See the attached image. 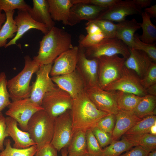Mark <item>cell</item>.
I'll return each instance as SVG.
<instances>
[{
	"label": "cell",
	"instance_id": "obj_47",
	"mask_svg": "<svg viewBox=\"0 0 156 156\" xmlns=\"http://www.w3.org/2000/svg\"><path fill=\"white\" fill-rule=\"evenodd\" d=\"M133 2L140 8H146L150 5L151 0H133Z\"/></svg>",
	"mask_w": 156,
	"mask_h": 156
},
{
	"label": "cell",
	"instance_id": "obj_2",
	"mask_svg": "<svg viewBox=\"0 0 156 156\" xmlns=\"http://www.w3.org/2000/svg\"><path fill=\"white\" fill-rule=\"evenodd\" d=\"M70 112L73 134L78 130L86 132L92 129L101 118L108 114L99 109L85 91L73 99Z\"/></svg>",
	"mask_w": 156,
	"mask_h": 156
},
{
	"label": "cell",
	"instance_id": "obj_3",
	"mask_svg": "<svg viewBox=\"0 0 156 156\" xmlns=\"http://www.w3.org/2000/svg\"><path fill=\"white\" fill-rule=\"evenodd\" d=\"M25 66L17 75L7 81V88L12 101L29 98L32 86L30 85L33 74L39 69L40 65L29 56L24 57Z\"/></svg>",
	"mask_w": 156,
	"mask_h": 156
},
{
	"label": "cell",
	"instance_id": "obj_13",
	"mask_svg": "<svg viewBox=\"0 0 156 156\" xmlns=\"http://www.w3.org/2000/svg\"><path fill=\"white\" fill-rule=\"evenodd\" d=\"M51 78L58 87L67 92L73 99L84 92L86 83L77 67L70 73L52 76Z\"/></svg>",
	"mask_w": 156,
	"mask_h": 156
},
{
	"label": "cell",
	"instance_id": "obj_21",
	"mask_svg": "<svg viewBox=\"0 0 156 156\" xmlns=\"http://www.w3.org/2000/svg\"><path fill=\"white\" fill-rule=\"evenodd\" d=\"M49 10L53 20L70 25V10L75 4L74 0H47Z\"/></svg>",
	"mask_w": 156,
	"mask_h": 156
},
{
	"label": "cell",
	"instance_id": "obj_50",
	"mask_svg": "<svg viewBox=\"0 0 156 156\" xmlns=\"http://www.w3.org/2000/svg\"><path fill=\"white\" fill-rule=\"evenodd\" d=\"M6 15L5 13H3L0 11V29L5 21Z\"/></svg>",
	"mask_w": 156,
	"mask_h": 156
},
{
	"label": "cell",
	"instance_id": "obj_36",
	"mask_svg": "<svg viewBox=\"0 0 156 156\" xmlns=\"http://www.w3.org/2000/svg\"><path fill=\"white\" fill-rule=\"evenodd\" d=\"M88 21L93 22L97 25L107 38L115 37L118 23L115 24L111 21L103 19H95Z\"/></svg>",
	"mask_w": 156,
	"mask_h": 156
},
{
	"label": "cell",
	"instance_id": "obj_48",
	"mask_svg": "<svg viewBox=\"0 0 156 156\" xmlns=\"http://www.w3.org/2000/svg\"><path fill=\"white\" fill-rule=\"evenodd\" d=\"M144 12L148 13L151 17H156V4L151 5V7L146 8Z\"/></svg>",
	"mask_w": 156,
	"mask_h": 156
},
{
	"label": "cell",
	"instance_id": "obj_37",
	"mask_svg": "<svg viewBox=\"0 0 156 156\" xmlns=\"http://www.w3.org/2000/svg\"><path fill=\"white\" fill-rule=\"evenodd\" d=\"M107 38L103 32L87 34L80 39L79 46L87 49L98 44Z\"/></svg>",
	"mask_w": 156,
	"mask_h": 156
},
{
	"label": "cell",
	"instance_id": "obj_18",
	"mask_svg": "<svg viewBox=\"0 0 156 156\" xmlns=\"http://www.w3.org/2000/svg\"><path fill=\"white\" fill-rule=\"evenodd\" d=\"M107 9L90 4L78 3L74 4L70 10V25H73L82 20L89 21L95 19Z\"/></svg>",
	"mask_w": 156,
	"mask_h": 156
},
{
	"label": "cell",
	"instance_id": "obj_34",
	"mask_svg": "<svg viewBox=\"0 0 156 156\" xmlns=\"http://www.w3.org/2000/svg\"><path fill=\"white\" fill-rule=\"evenodd\" d=\"M132 49L138 50L145 53L154 62H156V47L155 43L148 44L142 41L139 36L135 34Z\"/></svg>",
	"mask_w": 156,
	"mask_h": 156
},
{
	"label": "cell",
	"instance_id": "obj_11",
	"mask_svg": "<svg viewBox=\"0 0 156 156\" xmlns=\"http://www.w3.org/2000/svg\"><path fill=\"white\" fill-rule=\"evenodd\" d=\"M73 134L70 110H68L55 118L51 144L59 152L68 146Z\"/></svg>",
	"mask_w": 156,
	"mask_h": 156
},
{
	"label": "cell",
	"instance_id": "obj_14",
	"mask_svg": "<svg viewBox=\"0 0 156 156\" xmlns=\"http://www.w3.org/2000/svg\"><path fill=\"white\" fill-rule=\"evenodd\" d=\"M141 9L132 0H120L117 3L103 12L96 19H103L119 23L125 20L129 15L140 14Z\"/></svg>",
	"mask_w": 156,
	"mask_h": 156
},
{
	"label": "cell",
	"instance_id": "obj_41",
	"mask_svg": "<svg viewBox=\"0 0 156 156\" xmlns=\"http://www.w3.org/2000/svg\"><path fill=\"white\" fill-rule=\"evenodd\" d=\"M140 82L145 89L156 83V62L152 63L144 76L140 79Z\"/></svg>",
	"mask_w": 156,
	"mask_h": 156
},
{
	"label": "cell",
	"instance_id": "obj_10",
	"mask_svg": "<svg viewBox=\"0 0 156 156\" xmlns=\"http://www.w3.org/2000/svg\"><path fill=\"white\" fill-rule=\"evenodd\" d=\"M118 54L121 55L126 59L129 56L130 53L128 46L115 37L106 38L98 44L87 48L85 54L90 59Z\"/></svg>",
	"mask_w": 156,
	"mask_h": 156
},
{
	"label": "cell",
	"instance_id": "obj_51",
	"mask_svg": "<svg viewBox=\"0 0 156 156\" xmlns=\"http://www.w3.org/2000/svg\"><path fill=\"white\" fill-rule=\"evenodd\" d=\"M149 133L153 135H156V122L151 127Z\"/></svg>",
	"mask_w": 156,
	"mask_h": 156
},
{
	"label": "cell",
	"instance_id": "obj_35",
	"mask_svg": "<svg viewBox=\"0 0 156 156\" xmlns=\"http://www.w3.org/2000/svg\"><path fill=\"white\" fill-rule=\"evenodd\" d=\"M8 80L5 73H0V112L8 107L11 101L7 86Z\"/></svg>",
	"mask_w": 156,
	"mask_h": 156
},
{
	"label": "cell",
	"instance_id": "obj_39",
	"mask_svg": "<svg viewBox=\"0 0 156 156\" xmlns=\"http://www.w3.org/2000/svg\"><path fill=\"white\" fill-rule=\"evenodd\" d=\"M115 122L116 115L108 114L101 118L95 127L112 135Z\"/></svg>",
	"mask_w": 156,
	"mask_h": 156
},
{
	"label": "cell",
	"instance_id": "obj_16",
	"mask_svg": "<svg viewBox=\"0 0 156 156\" xmlns=\"http://www.w3.org/2000/svg\"><path fill=\"white\" fill-rule=\"evenodd\" d=\"M78 51V47H73L60 55L54 60L50 75H60L74 71L77 66Z\"/></svg>",
	"mask_w": 156,
	"mask_h": 156
},
{
	"label": "cell",
	"instance_id": "obj_26",
	"mask_svg": "<svg viewBox=\"0 0 156 156\" xmlns=\"http://www.w3.org/2000/svg\"><path fill=\"white\" fill-rule=\"evenodd\" d=\"M67 151L68 156H84L88 153L86 132L79 130L74 133Z\"/></svg>",
	"mask_w": 156,
	"mask_h": 156
},
{
	"label": "cell",
	"instance_id": "obj_7",
	"mask_svg": "<svg viewBox=\"0 0 156 156\" xmlns=\"http://www.w3.org/2000/svg\"><path fill=\"white\" fill-rule=\"evenodd\" d=\"M140 79L134 71L124 66L119 78L103 90L112 92L120 91L143 97L147 94L141 84Z\"/></svg>",
	"mask_w": 156,
	"mask_h": 156
},
{
	"label": "cell",
	"instance_id": "obj_12",
	"mask_svg": "<svg viewBox=\"0 0 156 156\" xmlns=\"http://www.w3.org/2000/svg\"><path fill=\"white\" fill-rule=\"evenodd\" d=\"M53 64L40 66L36 72V80L31 86L29 98L32 102L40 106H41L46 93L57 86L49 76Z\"/></svg>",
	"mask_w": 156,
	"mask_h": 156
},
{
	"label": "cell",
	"instance_id": "obj_43",
	"mask_svg": "<svg viewBox=\"0 0 156 156\" xmlns=\"http://www.w3.org/2000/svg\"><path fill=\"white\" fill-rule=\"evenodd\" d=\"M8 136L6 130L5 117L1 112H0V151L4 149V143L5 139Z\"/></svg>",
	"mask_w": 156,
	"mask_h": 156
},
{
	"label": "cell",
	"instance_id": "obj_28",
	"mask_svg": "<svg viewBox=\"0 0 156 156\" xmlns=\"http://www.w3.org/2000/svg\"><path fill=\"white\" fill-rule=\"evenodd\" d=\"M116 102L119 110L132 112L142 97L120 91L115 92Z\"/></svg>",
	"mask_w": 156,
	"mask_h": 156
},
{
	"label": "cell",
	"instance_id": "obj_17",
	"mask_svg": "<svg viewBox=\"0 0 156 156\" xmlns=\"http://www.w3.org/2000/svg\"><path fill=\"white\" fill-rule=\"evenodd\" d=\"M79 46L77 67L80 71L86 84H97L98 78L99 61L97 58H87Z\"/></svg>",
	"mask_w": 156,
	"mask_h": 156
},
{
	"label": "cell",
	"instance_id": "obj_45",
	"mask_svg": "<svg viewBox=\"0 0 156 156\" xmlns=\"http://www.w3.org/2000/svg\"><path fill=\"white\" fill-rule=\"evenodd\" d=\"M120 0H83V3L90 4L108 8Z\"/></svg>",
	"mask_w": 156,
	"mask_h": 156
},
{
	"label": "cell",
	"instance_id": "obj_22",
	"mask_svg": "<svg viewBox=\"0 0 156 156\" xmlns=\"http://www.w3.org/2000/svg\"><path fill=\"white\" fill-rule=\"evenodd\" d=\"M141 119L132 112L119 110L116 115V122L112 135V141L116 140Z\"/></svg>",
	"mask_w": 156,
	"mask_h": 156
},
{
	"label": "cell",
	"instance_id": "obj_9",
	"mask_svg": "<svg viewBox=\"0 0 156 156\" xmlns=\"http://www.w3.org/2000/svg\"><path fill=\"white\" fill-rule=\"evenodd\" d=\"M84 91L99 110L108 114L116 115L119 109L116 102V92L105 91L97 84H86Z\"/></svg>",
	"mask_w": 156,
	"mask_h": 156
},
{
	"label": "cell",
	"instance_id": "obj_54",
	"mask_svg": "<svg viewBox=\"0 0 156 156\" xmlns=\"http://www.w3.org/2000/svg\"><path fill=\"white\" fill-rule=\"evenodd\" d=\"M84 156H97L92 155L88 153H86V155H85Z\"/></svg>",
	"mask_w": 156,
	"mask_h": 156
},
{
	"label": "cell",
	"instance_id": "obj_53",
	"mask_svg": "<svg viewBox=\"0 0 156 156\" xmlns=\"http://www.w3.org/2000/svg\"><path fill=\"white\" fill-rule=\"evenodd\" d=\"M148 156H156V150L150 152Z\"/></svg>",
	"mask_w": 156,
	"mask_h": 156
},
{
	"label": "cell",
	"instance_id": "obj_27",
	"mask_svg": "<svg viewBox=\"0 0 156 156\" xmlns=\"http://www.w3.org/2000/svg\"><path fill=\"white\" fill-rule=\"evenodd\" d=\"M156 96L147 94L142 97L132 112L138 118L142 119L148 116L156 115Z\"/></svg>",
	"mask_w": 156,
	"mask_h": 156
},
{
	"label": "cell",
	"instance_id": "obj_23",
	"mask_svg": "<svg viewBox=\"0 0 156 156\" xmlns=\"http://www.w3.org/2000/svg\"><path fill=\"white\" fill-rule=\"evenodd\" d=\"M33 7L28 11L35 21L44 24L50 30L55 26L49 10L47 0H33Z\"/></svg>",
	"mask_w": 156,
	"mask_h": 156
},
{
	"label": "cell",
	"instance_id": "obj_40",
	"mask_svg": "<svg viewBox=\"0 0 156 156\" xmlns=\"http://www.w3.org/2000/svg\"><path fill=\"white\" fill-rule=\"evenodd\" d=\"M138 146L149 152L156 150V135L149 133L144 134L140 138Z\"/></svg>",
	"mask_w": 156,
	"mask_h": 156
},
{
	"label": "cell",
	"instance_id": "obj_38",
	"mask_svg": "<svg viewBox=\"0 0 156 156\" xmlns=\"http://www.w3.org/2000/svg\"><path fill=\"white\" fill-rule=\"evenodd\" d=\"M86 137L88 153L92 155L101 156L103 149L91 129L86 131Z\"/></svg>",
	"mask_w": 156,
	"mask_h": 156
},
{
	"label": "cell",
	"instance_id": "obj_32",
	"mask_svg": "<svg viewBox=\"0 0 156 156\" xmlns=\"http://www.w3.org/2000/svg\"><path fill=\"white\" fill-rule=\"evenodd\" d=\"M5 148L0 152V156H34L37 151L36 145L24 148H18L12 147L9 139L5 142Z\"/></svg>",
	"mask_w": 156,
	"mask_h": 156
},
{
	"label": "cell",
	"instance_id": "obj_19",
	"mask_svg": "<svg viewBox=\"0 0 156 156\" xmlns=\"http://www.w3.org/2000/svg\"><path fill=\"white\" fill-rule=\"evenodd\" d=\"M129 50L130 55L126 59L124 66L134 71L141 79L144 76L154 62L147 54L142 51Z\"/></svg>",
	"mask_w": 156,
	"mask_h": 156
},
{
	"label": "cell",
	"instance_id": "obj_24",
	"mask_svg": "<svg viewBox=\"0 0 156 156\" xmlns=\"http://www.w3.org/2000/svg\"><path fill=\"white\" fill-rule=\"evenodd\" d=\"M140 28V23L135 19L125 20L118 23L115 37L123 42L129 49H131L133 46L135 33Z\"/></svg>",
	"mask_w": 156,
	"mask_h": 156
},
{
	"label": "cell",
	"instance_id": "obj_6",
	"mask_svg": "<svg viewBox=\"0 0 156 156\" xmlns=\"http://www.w3.org/2000/svg\"><path fill=\"white\" fill-rule=\"evenodd\" d=\"M73 100L67 92L57 86L46 93L41 106L49 115L55 118L71 109Z\"/></svg>",
	"mask_w": 156,
	"mask_h": 156
},
{
	"label": "cell",
	"instance_id": "obj_8",
	"mask_svg": "<svg viewBox=\"0 0 156 156\" xmlns=\"http://www.w3.org/2000/svg\"><path fill=\"white\" fill-rule=\"evenodd\" d=\"M5 114L15 120L21 129L27 131L29 120L36 112L43 110L42 106L32 102L29 98L11 101Z\"/></svg>",
	"mask_w": 156,
	"mask_h": 156
},
{
	"label": "cell",
	"instance_id": "obj_46",
	"mask_svg": "<svg viewBox=\"0 0 156 156\" xmlns=\"http://www.w3.org/2000/svg\"><path fill=\"white\" fill-rule=\"evenodd\" d=\"M149 153L140 146H137L120 156H148Z\"/></svg>",
	"mask_w": 156,
	"mask_h": 156
},
{
	"label": "cell",
	"instance_id": "obj_20",
	"mask_svg": "<svg viewBox=\"0 0 156 156\" xmlns=\"http://www.w3.org/2000/svg\"><path fill=\"white\" fill-rule=\"evenodd\" d=\"M6 130L8 136L14 141L13 147L18 148H24L36 145L27 131L19 128L17 122L12 118L5 117Z\"/></svg>",
	"mask_w": 156,
	"mask_h": 156
},
{
	"label": "cell",
	"instance_id": "obj_31",
	"mask_svg": "<svg viewBox=\"0 0 156 156\" xmlns=\"http://www.w3.org/2000/svg\"><path fill=\"white\" fill-rule=\"evenodd\" d=\"M134 146L132 143L123 138L119 141H112L109 146L103 149L101 156H120L123 152Z\"/></svg>",
	"mask_w": 156,
	"mask_h": 156
},
{
	"label": "cell",
	"instance_id": "obj_33",
	"mask_svg": "<svg viewBox=\"0 0 156 156\" xmlns=\"http://www.w3.org/2000/svg\"><path fill=\"white\" fill-rule=\"evenodd\" d=\"M31 8L24 0H0V11L5 13L15 9L28 11Z\"/></svg>",
	"mask_w": 156,
	"mask_h": 156
},
{
	"label": "cell",
	"instance_id": "obj_4",
	"mask_svg": "<svg viewBox=\"0 0 156 156\" xmlns=\"http://www.w3.org/2000/svg\"><path fill=\"white\" fill-rule=\"evenodd\" d=\"M55 119L43 109L36 112L28 122L27 131L37 149L51 143L54 133Z\"/></svg>",
	"mask_w": 156,
	"mask_h": 156
},
{
	"label": "cell",
	"instance_id": "obj_5",
	"mask_svg": "<svg viewBox=\"0 0 156 156\" xmlns=\"http://www.w3.org/2000/svg\"><path fill=\"white\" fill-rule=\"evenodd\" d=\"M97 59L99 61L97 85L103 90L120 77L126 59L118 55L103 56Z\"/></svg>",
	"mask_w": 156,
	"mask_h": 156
},
{
	"label": "cell",
	"instance_id": "obj_25",
	"mask_svg": "<svg viewBox=\"0 0 156 156\" xmlns=\"http://www.w3.org/2000/svg\"><path fill=\"white\" fill-rule=\"evenodd\" d=\"M156 122V116L151 115L147 116L135 125L123 135V138L137 146L140 138L144 134L149 133L151 127Z\"/></svg>",
	"mask_w": 156,
	"mask_h": 156
},
{
	"label": "cell",
	"instance_id": "obj_49",
	"mask_svg": "<svg viewBox=\"0 0 156 156\" xmlns=\"http://www.w3.org/2000/svg\"><path fill=\"white\" fill-rule=\"evenodd\" d=\"M146 90L147 94L156 96V83L151 86Z\"/></svg>",
	"mask_w": 156,
	"mask_h": 156
},
{
	"label": "cell",
	"instance_id": "obj_44",
	"mask_svg": "<svg viewBox=\"0 0 156 156\" xmlns=\"http://www.w3.org/2000/svg\"><path fill=\"white\" fill-rule=\"evenodd\" d=\"M57 151L51 143L37 149L36 156H58Z\"/></svg>",
	"mask_w": 156,
	"mask_h": 156
},
{
	"label": "cell",
	"instance_id": "obj_29",
	"mask_svg": "<svg viewBox=\"0 0 156 156\" xmlns=\"http://www.w3.org/2000/svg\"><path fill=\"white\" fill-rule=\"evenodd\" d=\"M15 11L5 13V21L0 29V48L5 47L7 43L8 39L15 36L17 27L13 17Z\"/></svg>",
	"mask_w": 156,
	"mask_h": 156
},
{
	"label": "cell",
	"instance_id": "obj_15",
	"mask_svg": "<svg viewBox=\"0 0 156 156\" xmlns=\"http://www.w3.org/2000/svg\"><path fill=\"white\" fill-rule=\"evenodd\" d=\"M14 20L17 27V32L14 37L5 46V48L16 44L17 41L31 29L39 30L44 35L49 31L45 25L34 20L27 11L18 10Z\"/></svg>",
	"mask_w": 156,
	"mask_h": 156
},
{
	"label": "cell",
	"instance_id": "obj_52",
	"mask_svg": "<svg viewBox=\"0 0 156 156\" xmlns=\"http://www.w3.org/2000/svg\"><path fill=\"white\" fill-rule=\"evenodd\" d=\"M61 156H68L67 151V147L62 148L61 150Z\"/></svg>",
	"mask_w": 156,
	"mask_h": 156
},
{
	"label": "cell",
	"instance_id": "obj_30",
	"mask_svg": "<svg viewBox=\"0 0 156 156\" xmlns=\"http://www.w3.org/2000/svg\"><path fill=\"white\" fill-rule=\"evenodd\" d=\"M142 22L140 23V27L142 29V33L139 36L142 42L153 44L156 40V27L152 22L151 16L149 14L144 12L141 13Z\"/></svg>",
	"mask_w": 156,
	"mask_h": 156
},
{
	"label": "cell",
	"instance_id": "obj_42",
	"mask_svg": "<svg viewBox=\"0 0 156 156\" xmlns=\"http://www.w3.org/2000/svg\"><path fill=\"white\" fill-rule=\"evenodd\" d=\"M91 130L101 148L108 145L112 142L111 134L96 127Z\"/></svg>",
	"mask_w": 156,
	"mask_h": 156
},
{
	"label": "cell",
	"instance_id": "obj_1",
	"mask_svg": "<svg viewBox=\"0 0 156 156\" xmlns=\"http://www.w3.org/2000/svg\"><path fill=\"white\" fill-rule=\"evenodd\" d=\"M39 43L38 54L33 59L40 66L53 63L60 55L73 47L71 35L55 26L44 35Z\"/></svg>",
	"mask_w": 156,
	"mask_h": 156
}]
</instances>
